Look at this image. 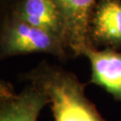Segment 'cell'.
I'll return each instance as SVG.
<instances>
[{
	"instance_id": "6da1fadb",
	"label": "cell",
	"mask_w": 121,
	"mask_h": 121,
	"mask_svg": "<svg viewBox=\"0 0 121 121\" xmlns=\"http://www.w3.org/2000/svg\"><path fill=\"white\" fill-rule=\"evenodd\" d=\"M31 80L47 96L55 121H106L73 73L42 65L31 73Z\"/></svg>"
},
{
	"instance_id": "7a4b0ae2",
	"label": "cell",
	"mask_w": 121,
	"mask_h": 121,
	"mask_svg": "<svg viewBox=\"0 0 121 121\" xmlns=\"http://www.w3.org/2000/svg\"><path fill=\"white\" fill-rule=\"evenodd\" d=\"M62 22V39L66 50L74 56L83 55L93 47L91 21L97 0H54Z\"/></svg>"
},
{
	"instance_id": "3957f363",
	"label": "cell",
	"mask_w": 121,
	"mask_h": 121,
	"mask_svg": "<svg viewBox=\"0 0 121 121\" xmlns=\"http://www.w3.org/2000/svg\"><path fill=\"white\" fill-rule=\"evenodd\" d=\"M1 48L5 55L48 53L62 57L66 52L58 36L18 19H14L6 29L2 38Z\"/></svg>"
},
{
	"instance_id": "277c9868",
	"label": "cell",
	"mask_w": 121,
	"mask_h": 121,
	"mask_svg": "<svg viewBox=\"0 0 121 121\" xmlns=\"http://www.w3.org/2000/svg\"><path fill=\"white\" fill-rule=\"evenodd\" d=\"M83 55L91 63V83L102 87L121 101V52L108 48L98 50L93 46Z\"/></svg>"
},
{
	"instance_id": "5b68a950",
	"label": "cell",
	"mask_w": 121,
	"mask_h": 121,
	"mask_svg": "<svg viewBox=\"0 0 121 121\" xmlns=\"http://www.w3.org/2000/svg\"><path fill=\"white\" fill-rule=\"evenodd\" d=\"M91 39L108 48H121V1L101 0L91 21Z\"/></svg>"
},
{
	"instance_id": "8992f818",
	"label": "cell",
	"mask_w": 121,
	"mask_h": 121,
	"mask_svg": "<svg viewBox=\"0 0 121 121\" xmlns=\"http://www.w3.org/2000/svg\"><path fill=\"white\" fill-rule=\"evenodd\" d=\"M48 103L46 94L32 84L19 94L0 99V121H38Z\"/></svg>"
},
{
	"instance_id": "52a82bcc",
	"label": "cell",
	"mask_w": 121,
	"mask_h": 121,
	"mask_svg": "<svg viewBox=\"0 0 121 121\" xmlns=\"http://www.w3.org/2000/svg\"><path fill=\"white\" fill-rule=\"evenodd\" d=\"M15 19L49 31L62 39V22L54 0H23Z\"/></svg>"
},
{
	"instance_id": "ba28073f",
	"label": "cell",
	"mask_w": 121,
	"mask_h": 121,
	"mask_svg": "<svg viewBox=\"0 0 121 121\" xmlns=\"http://www.w3.org/2000/svg\"><path fill=\"white\" fill-rule=\"evenodd\" d=\"M13 95H14L13 90L5 83L0 82V99L9 98Z\"/></svg>"
}]
</instances>
